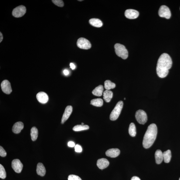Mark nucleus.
Listing matches in <instances>:
<instances>
[{
    "label": "nucleus",
    "mask_w": 180,
    "mask_h": 180,
    "mask_svg": "<svg viewBox=\"0 0 180 180\" xmlns=\"http://www.w3.org/2000/svg\"><path fill=\"white\" fill-rule=\"evenodd\" d=\"M68 180H82L80 177L75 175H70L68 177Z\"/></svg>",
    "instance_id": "nucleus-30"
},
{
    "label": "nucleus",
    "mask_w": 180,
    "mask_h": 180,
    "mask_svg": "<svg viewBox=\"0 0 180 180\" xmlns=\"http://www.w3.org/2000/svg\"><path fill=\"white\" fill-rule=\"evenodd\" d=\"M157 127L155 124H151L148 126L143 140V146L145 149H149L153 145L157 136Z\"/></svg>",
    "instance_id": "nucleus-2"
},
{
    "label": "nucleus",
    "mask_w": 180,
    "mask_h": 180,
    "mask_svg": "<svg viewBox=\"0 0 180 180\" xmlns=\"http://www.w3.org/2000/svg\"><path fill=\"white\" fill-rule=\"evenodd\" d=\"M135 117L138 123L142 125H144L147 121V113L144 111L139 110L137 111L135 115Z\"/></svg>",
    "instance_id": "nucleus-5"
},
{
    "label": "nucleus",
    "mask_w": 180,
    "mask_h": 180,
    "mask_svg": "<svg viewBox=\"0 0 180 180\" xmlns=\"http://www.w3.org/2000/svg\"><path fill=\"white\" fill-rule=\"evenodd\" d=\"M7 155L5 150L1 146L0 147V155L2 157H5Z\"/></svg>",
    "instance_id": "nucleus-31"
},
{
    "label": "nucleus",
    "mask_w": 180,
    "mask_h": 180,
    "mask_svg": "<svg viewBox=\"0 0 180 180\" xmlns=\"http://www.w3.org/2000/svg\"><path fill=\"white\" fill-rule=\"evenodd\" d=\"M104 90L103 86L102 85H100L96 87L92 91V93L95 96H100L102 95Z\"/></svg>",
    "instance_id": "nucleus-21"
},
{
    "label": "nucleus",
    "mask_w": 180,
    "mask_h": 180,
    "mask_svg": "<svg viewBox=\"0 0 180 180\" xmlns=\"http://www.w3.org/2000/svg\"><path fill=\"white\" fill-rule=\"evenodd\" d=\"M82 1H82H81H81Z\"/></svg>",
    "instance_id": "nucleus-39"
},
{
    "label": "nucleus",
    "mask_w": 180,
    "mask_h": 180,
    "mask_svg": "<svg viewBox=\"0 0 180 180\" xmlns=\"http://www.w3.org/2000/svg\"><path fill=\"white\" fill-rule=\"evenodd\" d=\"M72 107L71 106H68L66 107L65 112L62 117L61 123L63 124L69 118L71 115L72 111Z\"/></svg>",
    "instance_id": "nucleus-12"
},
{
    "label": "nucleus",
    "mask_w": 180,
    "mask_h": 180,
    "mask_svg": "<svg viewBox=\"0 0 180 180\" xmlns=\"http://www.w3.org/2000/svg\"><path fill=\"white\" fill-rule=\"evenodd\" d=\"M139 12L136 10L133 9L126 10L125 12V16L126 18L130 19H134L138 18Z\"/></svg>",
    "instance_id": "nucleus-11"
},
{
    "label": "nucleus",
    "mask_w": 180,
    "mask_h": 180,
    "mask_svg": "<svg viewBox=\"0 0 180 180\" xmlns=\"http://www.w3.org/2000/svg\"><path fill=\"white\" fill-rule=\"evenodd\" d=\"M104 99L106 102H109L113 97L112 91L109 90H106L103 93Z\"/></svg>",
    "instance_id": "nucleus-20"
},
{
    "label": "nucleus",
    "mask_w": 180,
    "mask_h": 180,
    "mask_svg": "<svg viewBox=\"0 0 180 180\" xmlns=\"http://www.w3.org/2000/svg\"><path fill=\"white\" fill-rule=\"evenodd\" d=\"M81 125H84V123H81Z\"/></svg>",
    "instance_id": "nucleus-38"
},
{
    "label": "nucleus",
    "mask_w": 180,
    "mask_h": 180,
    "mask_svg": "<svg viewBox=\"0 0 180 180\" xmlns=\"http://www.w3.org/2000/svg\"><path fill=\"white\" fill-rule=\"evenodd\" d=\"M131 180H141L140 178L136 176H134L132 177Z\"/></svg>",
    "instance_id": "nucleus-35"
},
{
    "label": "nucleus",
    "mask_w": 180,
    "mask_h": 180,
    "mask_svg": "<svg viewBox=\"0 0 180 180\" xmlns=\"http://www.w3.org/2000/svg\"><path fill=\"white\" fill-rule=\"evenodd\" d=\"M91 104L97 107H101L103 105V100L101 98H98L91 101Z\"/></svg>",
    "instance_id": "nucleus-24"
},
{
    "label": "nucleus",
    "mask_w": 180,
    "mask_h": 180,
    "mask_svg": "<svg viewBox=\"0 0 180 180\" xmlns=\"http://www.w3.org/2000/svg\"><path fill=\"white\" fill-rule=\"evenodd\" d=\"M3 39V34L1 33H0V42H1Z\"/></svg>",
    "instance_id": "nucleus-37"
},
{
    "label": "nucleus",
    "mask_w": 180,
    "mask_h": 180,
    "mask_svg": "<svg viewBox=\"0 0 180 180\" xmlns=\"http://www.w3.org/2000/svg\"><path fill=\"white\" fill-rule=\"evenodd\" d=\"M24 127V125L22 122L19 121L15 123L13 126L12 131L15 134L20 133Z\"/></svg>",
    "instance_id": "nucleus-16"
},
{
    "label": "nucleus",
    "mask_w": 180,
    "mask_h": 180,
    "mask_svg": "<svg viewBox=\"0 0 180 180\" xmlns=\"http://www.w3.org/2000/svg\"><path fill=\"white\" fill-rule=\"evenodd\" d=\"M26 12V8L23 5L18 6L14 9L12 12L13 16L15 18H19L22 17Z\"/></svg>",
    "instance_id": "nucleus-7"
},
{
    "label": "nucleus",
    "mask_w": 180,
    "mask_h": 180,
    "mask_svg": "<svg viewBox=\"0 0 180 180\" xmlns=\"http://www.w3.org/2000/svg\"><path fill=\"white\" fill-rule=\"evenodd\" d=\"M123 102L122 101L117 103L110 115V119L111 121H115L118 118L123 109Z\"/></svg>",
    "instance_id": "nucleus-4"
},
{
    "label": "nucleus",
    "mask_w": 180,
    "mask_h": 180,
    "mask_svg": "<svg viewBox=\"0 0 180 180\" xmlns=\"http://www.w3.org/2000/svg\"><path fill=\"white\" fill-rule=\"evenodd\" d=\"M70 68H72V70H74L76 68V66L73 63H71L70 64Z\"/></svg>",
    "instance_id": "nucleus-34"
},
{
    "label": "nucleus",
    "mask_w": 180,
    "mask_h": 180,
    "mask_svg": "<svg viewBox=\"0 0 180 180\" xmlns=\"http://www.w3.org/2000/svg\"><path fill=\"white\" fill-rule=\"evenodd\" d=\"M163 159L164 162L166 163H168L170 162L171 157V152L170 150H167V151L164 152Z\"/></svg>",
    "instance_id": "nucleus-22"
},
{
    "label": "nucleus",
    "mask_w": 180,
    "mask_h": 180,
    "mask_svg": "<svg viewBox=\"0 0 180 180\" xmlns=\"http://www.w3.org/2000/svg\"></svg>",
    "instance_id": "nucleus-42"
},
{
    "label": "nucleus",
    "mask_w": 180,
    "mask_h": 180,
    "mask_svg": "<svg viewBox=\"0 0 180 180\" xmlns=\"http://www.w3.org/2000/svg\"><path fill=\"white\" fill-rule=\"evenodd\" d=\"M38 133V130L37 128L35 127H33L31 128V136L32 140L35 141L37 140Z\"/></svg>",
    "instance_id": "nucleus-23"
},
{
    "label": "nucleus",
    "mask_w": 180,
    "mask_h": 180,
    "mask_svg": "<svg viewBox=\"0 0 180 180\" xmlns=\"http://www.w3.org/2000/svg\"><path fill=\"white\" fill-rule=\"evenodd\" d=\"M68 147H72L75 146V143L73 141H70L68 142Z\"/></svg>",
    "instance_id": "nucleus-33"
},
{
    "label": "nucleus",
    "mask_w": 180,
    "mask_h": 180,
    "mask_svg": "<svg viewBox=\"0 0 180 180\" xmlns=\"http://www.w3.org/2000/svg\"><path fill=\"white\" fill-rule=\"evenodd\" d=\"M36 172L38 175L43 177L46 174V170L44 165L41 163H38L36 168Z\"/></svg>",
    "instance_id": "nucleus-17"
},
{
    "label": "nucleus",
    "mask_w": 180,
    "mask_h": 180,
    "mask_svg": "<svg viewBox=\"0 0 180 180\" xmlns=\"http://www.w3.org/2000/svg\"><path fill=\"white\" fill-rule=\"evenodd\" d=\"M77 46L81 49L88 50L91 48V45L89 40L84 38H79L77 42Z\"/></svg>",
    "instance_id": "nucleus-6"
},
{
    "label": "nucleus",
    "mask_w": 180,
    "mask_h": 180,
    "mask_svg": "<svg viewBox=\"0 0 180 180\" xmlns=\"http://www.w3.org/2000/svg\"><path fill=\"white\" fill-rule=\"evenodd\" d=\"M155 157L156 163L160 164L162 162L163 159V154L161 150H157L155 152Z\"/></svg>",
    "instance_id": "nucleus-18"
},
{
    "label": "nucleus",
    "mask_w": 180,
    "mask_h": 180,
    "mask_svg": "<svg viewBox=\"0 0 180 180\" xmlns=\"http://www.w3.org/2000/svg\"><path fill=\"white\" fill-rule=\"evenodd\" d=\"M172 64V59L168 54L164 53L161 55L158 60L156 66V72L158 76L162 78L166 77Z\"/></svg>",
    "instance_id": "nucleus-1"
},
{
    "label": "nucleus",
    "mask_w": 180,
    "mask_h": 180,
    "mask_svg": "<svg viewBox=\"0 0 180 180\" xmlns=\"http://www.w3.org/2000/svg\"><path fill=\"white\" fill-rule=\"evenodd\" d=\"M36 98L38 102L44 104L48 102V96L47 94L44 92H40L36 95Z\"/></svg>",
    "instance_id": "nucleus-13"
},
{
    "label": "nucleus",
    "mask_w": 180,
    "mask_h": 180,
    "mask_svg": "<svg viewBox=\"0 0 180 180\" xmlns=\"http://www.w3.org/2000/svg\"><path fill=\"white\" fill-rule=\"evenodd\" d=\"M6 177V172L4 167L1 164H0V177L4 179Z\"/></svg>",
    "instance_id": "nucleus-28"
},
{
    "label": "nucleus",
    "mask_w": 180,
    "mask_h": 180,
    "mask_svg": "<svg viewBox=\"0 0 180 180\" xmlns=\"http://www.w3.org/2000/svg\"><path fill=\"white\" fill-rule=\"evenodd\" d=\"M89 126L87 125H77L74 126L73 130L75 132H79L89 130Z\"/></svg>",
    "instance_id": "nucleus-26"
},
{
    "label": "nucleus",
    "mask_w": 180,
    "mask_h": 180,
    "mask_svg": "<svg viewBox=\"0 0 180 180\" xmlns=\"http://www.w3.org/2000/svg\"><path fill=\"white\" fill-rule=\"evenodd\" d=\"M120 153V150L118 149H111L108 150L106 153L107 156L115 158L118 156Z\"/></svg>",
    "instance_id": "nucleus-15"
},
{
    "label": "nucleus",
    "mask_w": 180,
    "mask_h": 180,
    "mask_svg": "<svg viewBox=\"0 0 180 180\" xmlns=\"http://www.w3.org/2000/svg\"><path fill=\"white\" fill-rule=\"evenodd\" d=\"M63 73L65 76H68L69 74V72L67 70H63Z\"/></svg>",
    "instance_id": "nucleus-36"
},
{
    "label": "nucleus",
    "mask_w": 180,
    "mask_h": 180,
    "mask_svg": "<svg viewBox=\"0 0 180 180\" xmlns=\"http://www.w3.org/2000/svg\"><path fill=\"white\" fill-rule=\"evenodd\" d=\"M89 23L91 25L97 27H102L103 25L102 21L97 18H92L89 20Z\"/></svg>",
    "instance_id": "nucleus-19"
},
{
    "label": "nucleus",
    "mask_w": 180,
    "mask_h": 180,
    "mask_svg": "<svg viewBox=\"0 0 180 180\" xmlns=\"http://www.w3.org/2000/svg\"><path fill=\"white\" fill-rule=\"evenodd\" d=\"M179 180H180V178H179Z\"/></svg>",
    "instance_id": "nucleus-41"
},
{
    "label": "nucleus",
    "mask_w": 180,
    "mask_h": 180,
    "mask_svg": "<svg viewBox=\"0 0 180 180\" xmlns=\"http://www.w3.org/2000/svg\"><path fill=\"white\" fill-rule=\"evenodd\" d=\"M12 168L17 173H20L22 171L23 165L20 160L18 159L13 160L12 163Z\"/></svg>",
    "instance_id": "nucleus-9"
},
{
    "label": "nucleus",
    "mask_w": 180,
    "mask_h": 180,
    "mask_svg": "<svg viewBox=\"0 0 180 180\" xmlns=\"http://www.w3.org/2000/svg\"><path fill=\"white\" fill-rule=\"evenodd\" d=\"M1 88L4 93L9 95L12 91L11 86L9 81L7 80H3L1 84Z\"/></svg>",
    "instance_id": "nucleus-10"
},
{
    "label": "nucleus",
    "mask_w": 180,
    "mask_h": 180,
    "mask_svg": "<svg viewBox=\"0 0 180 180\" xmlns=\"http://www.w3.org/2000/svg\"><path fill=\"white\" fill-rule=\"evenodd\" d=\"M128 132L131 136L135 137L136 136V128L134 123H132L130 124L129 129H128Z\"/></svg>",
    "instance_id": "nucleus-25"
},
{
    "label": "nucleus",
    "mask_w": 180,
    "mask_h": 180,
    "mask_svg": "<svg viewBox=\"0 0 180 180\" xmlns=\"http://www.w3.org/2000/svg\"><path fill=\"white\" fill-rule=\"evenodd\" d=\"M82 147L80 145H77L75 146V151L76 153H80L82 151Z\"/></svg>",
    "instance_id": "nucleus-32"
},
{
    "label": "nucleus",
    "mask_w": 180,
    "mask_h": 180,
    "mask_svg": "<svg viewBox=\"0 0 180 180\" xmlns=\"http://www.w3.org/2000/svg\"><path fill=\"white\" fill-rule=\"evenodd\" d=\"M116 54L122 59H125L128 57V51L125 46L119 44H116L115 45Z\"/></svg>",
    "instance_id": "nucleus-3"
},
{
    "label": "nucleus",
    "mask_w": 180,
    "mask_h": 180,
    "mask_svg": "<svg viewBox=\"0 0 180 180\" xmlns=\"http://www.w3.org/2000/svg\"><path fill=\"white\" fill-rule=\"evenodd\" d=\"M110 163L108 161L106 158H101L97 160V166L98 168L101 170H103L106 168L108 167Z\"/></svg>",
    "instance_id": "nucleus-14"
},
{
    "label": "nucleus",
    "mask_w": 180,
    "mask_h": 180,
    "mask_svg": "<svg viewBox=\"0 0 180 180\" xmlns=\"http://www.w3.org/2000/svg\"><path fill=\"white\" fill-rule=\"evenodd\" d=\"M125 98H124V100H125Z\"/></svg>",
    "instance_id": "nucleus-40"
},
{
    "label": "nucleus",
    "mask_w": 180,
    "mask_h": 180,
    "mask_svg": "<svg viewBox=\"0 0 180 180\" xmlns=\"http://www.w3.org/2000/svg\"><path fill=\"white\" fill-rule=\"evenodd\" d=\"M55 5L60 7H63L64 6V3L61 0H53L52 1Z\"/></svg>",
    "instance_id": "nucleus-29"
},
{
    "label": "nucleus",
    "mask_w": 180,
    "mask_h": 180,
    "mask_svg": "<svg viewBox=\"0 0 180 180\" xmlns=\"http://www.w3.org/2000/svg\"><path fill=\"white\" fill-rule=\"evenodd\" d=\"M158 14L162 18H164L166 19H170L171 16L170 11L169 8L166 5H162L160 6Z\"/></svg>",
    "instance_id": "nucleus-8"
},
{
    "label": "nucleus",
    "mask_w": 180,
    "mask_h": 180,
    "mask_svg": "<svg viewBox=\"0 0 180 180\" xmlns=\"http://www.w3.org/2000/svg\"><path fill=\"white\" fill-rule=\"evenodd\" d=\"M115 86V83L111 82L110 80H106L104 82V87L107 90L114 89Z\"/></svg>",
    "instance_id": "nucleus-27"
}]
</instances>
